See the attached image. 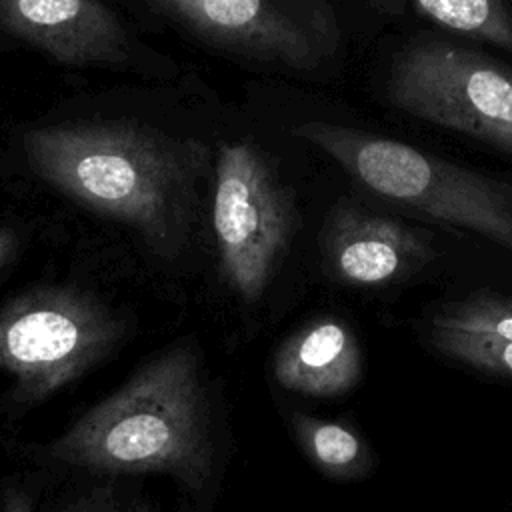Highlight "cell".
Here are the masks:
<instances>
[{
    "label": "cell",
    "mask_w": 512,
    "mask_h": 512,
    "mask_svg": "<svg viewBox=\"0 0 512 512\" xmlns=\"http://www.w3.org/2000/svg\"><path fill=\"white\" fill-rule=\"evenodd\" d=\"M32 170L76 204L132 228L158 256L178 252L206 148L130 124H64L26 132Z\"/></svg>",
    "instance_id": "obj_1"
},
{
    "label": "cell",
    "mask_w": 512,
    "mask_h": 512,
    "mask_svg": "<svg viewBox=\"0 0 512 512\" xmlns=\"http://www.w3.org/2000/svg\"><path fill=\"white\" fill-rule=\"evenodd\" d=\"M48 454L94 474H166L200 490L212 470V442L196 350L178 344L140 364Z\"/></svg>",
    "instance_id": "obj_2"
},
{
    "label": "cell",
    "mask_w": 512,
    "mask_h": 512,
    "mask_svg": "<svg viewBox=\"0 0 512 512\" xmlns=\"http://www.w3.org/2000/svg\"><path fill=\"white\" fill-rule=\"evenodd\" d=\"M292 136L316 146L374 194L478 232L512 252V186L350 126L308 120Z\"/></svg>",
    "instance_id": "obj_3"
},
{
    "label": "cell",
    "mask_w": 512,
    "mask_h": 512,
    "mask_svg": "<svg viewBox=\"0 0 512 512\" xmlns=\"http://www.w3.org/2000/svg\"><path fill=\"white\" fill-rule=\"evenodd\" d=\"M124 336V320L98 296L34 288L0 306V374L14 402L38 404L102 364Z\"/></svg>",
    "instance_id": "obj_4"
},
{
    "label": "cell",
    "mask_w": 512,
    "mask_h": 512,
    "mask_svg": "<svg viewBox=\"0 0 512 512\" xmlns=\"http://www.w3.org/2000/svg\"><path fill=\"white\" fill-rule=\"evenodd\" d=\"M294 226V196L268 152L250 138L220 144L212 228L222 276L244 302L264 296Z\"/></svg>",
    "instance_id": "obj_5"
},
{
    "label": "cell",
    "mask_w": 512,
    "mask_h": 512,
    "mask_svg": "<svg viewBox=\"0 0 512 512\" xmlns=\"http://www.w3.org/2000/svg\"><path fill=\"white\" fill-rule=\"evenodd\" d=\"M402 112L512 154V68L450 42L406 46L386 80Z\"/></svg>",
    "instance_id": "obj_6"
},
{
    "label": "cell",
    "mask_w": 512,
    "mask_h": 512,
    "mask_svg": "<svg viewBox=\"0 0 512 512\" xmlns=\"http://www.w3.org/2000/svg\"><path fill=\"white\" fill-rule=\"evenodd\" d=\"M202 42L288 70H316L340 48L332 0H148Z\"/></svg>",
    "instance_id": "obj_7"
},
{
    "label": "cell",
    "mask_w": 512,
    "mask_h": 512,
    "mask_svg": "<svg viewBox=\"0 0 512 512\" xmlns=\"http://www.w3.org/2000/svg\"><path fill=\"white\" fill-rule=\"evenodd\" d=\"M432 256L428 238L418 230L352 204L334 206L322 228L326 272L344 284L380 286Z\"/></svg>",
    "instance_id": "obj_8"
},
{
    "label": "cell",
    "mask_w": 512,
    "mask_h": 512,
    "mask_svg": "<svg viewBox=\"0 0 512 512\" xmlns=\"http://www.w3.org/2000/svg\"><path fill=\"white\" fill-rule=\"evenodd\" d=\"M0 28L70 66L110 64L126 54V34L98 0H0Z\"/></svg>",
    "instance_id": "obj_9"
},
{
    "label": "cell",
    "mask_w": 512,
    "mask_h": 512,
    "mask_svg": "<svg viewBox=\"0 0 512 512\" xmlns=\"http://www.w3.org/2000/svg\"><path fill=\"white\" fill-rule=\"evenodd\" d=\"M276 382L304 396H340L362 376L360 344L348 324L320 316L292 332L276 350Z\"/></svg>",
    "instance_id": "obj_10"
},
{
    "label": "cell",
    "mask_w": 512,
    "mask_h": 512,
    "mask_svg": "<svg viewBox=\"0 0 512 512\" xmlns=\"http://www.w3.org/2000/svg\"><path fill=\"white\" fill-rule=\"evenodd\" d=\"M428 338L448 358L512 378V296L484 290L444 304L430 318Z\"/></svg>",
    "instance_id": "obj_11"
},
{
    "label": "cell",
    "mask_w": 512,
    "mask_h": 512,
    "mask_svg": "<svg viewBox=\"0 0 512 512\" xmlns=\"http://www.w3.org/2000/svg\"><path fill=\"white\" fill-rule=\"evenodd\" d=\"M292 426L300 446L318 470L336 478L362 474L368 458L360 436L352 428L306 414H294Z\"/></svg>",
    "instance_id": "obj_12"
},
{
    "label": "cell",
    "mask_w": 512,
    "mask_h": 512,
    "mask_svg": "<svg viewBox=\"0 0 512 512\" xmlns=\"http://www.w3.org/2000/svg\"><path fill=\"white\" fill-rule=\"evenodd\" d=\"M440 26L512 52V10L506 0H416Z\"/></svg>",
    "instance_id": "obj_13"
},
{
    "label": "cell",
    "mask_w": 512,
    "mask_h": 512,
    "mask_svg": "<svg viewBox=\"0 0 512 512\" xmlns=\"http://www.w3.org/2000/svg\"><path fill=\"white\" fill-rule=\"evenodd\" d=\"M0 512H34V508H32V502L26 492L10 488L4 492Z\"/></svg>",
    "instance_id": "obj_14"
},
{
    "label": "cell",
    "mask_w": 512,
    "mask_h": 512,
    "mask_svg": "<svg viewBox=\"0 0 512 512\" xmlns=\"http://www.w3.org/2000/svg\"><path fill=\"white\" fill-rule=\"evenodd\" d=\"M18 248V236L14 230L0 226V272L14 258Z\"/></svg>",
    "instance_id": "obj_15"
}]
</instances>
